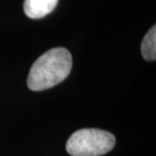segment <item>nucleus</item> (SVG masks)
Wrapping results in <instances>:
<instances>
[{"label": "nucleus", "mask_w": 156, "mask_h": 156, "mask_svg": "<svg viewBox=\"0 0 156 156\" xmlns=\"http://www.w3.org/2000/svg\"><path fill=\"white\" fill-rule=\"evenodd\" d=\"M71 69L70 52L65 48L51 49L33 64L27 77V87L33 91L49 89L66 79Z\"/></svg>", "instance_id": "nucleus-1"}, {"label": "nucleus", "mask_w": 156, "mask_h": 156, "mask_svg": "<svg viewBox=\"0 0 156 156\" xmlns=\"http://www.w3.org/2000/svg\"><path fill=\"white\" fill-rule=\"evenodd\" d=\"M116 138L112 133L99 129H81L74 132L66 143L71 156H101L113 150Z\"/></svg>", "instance_id": "nucleus-2"}, {"label": "nucleus", "mask_w": 156, "mask_h": 156, "mask_svg": "<svg viewBox=\"0 0 156 156\" xmlns=\"http://www.w3.org/2000/svg\"><path fill=\"white\" fill-rule=\"evenodd\" d=\"M58 1L59 0H24V13L33 20L42 18L54 10Z\"/></svg>", "instance_id": "nucleus-3"}, {"label": "nucleus", "mask_w": 156, "mask_h": 156, "mask_svg": "<svg viewBox=\"0 0 156 156\" xmlns=\"http://www.w3.org/2000/svg\"><path fill=\"white\" fill-rule=\"evenodd\" d=\"M141 53L146 61H155L156 59V27L152 29L146 34L141 44Z\"/></svg>", "instance_id": "nucleus-4"}]
</instances>
